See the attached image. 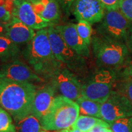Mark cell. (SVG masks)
<instances>
[{
    "mask_svg": "<svg viewBox=\"0 0 132 132\" xmlns=\"http://www.w3.org/2000/svg\"><path fill=\"white\" fill-rule=\"evenodd\" d=\"M12 16L17 18L21 22L34 30H40L53 24L38 15L28 0H23L21 2L14 3Z\"/></svg>",
    "mask_w": 132,
    "mask_h": 132,
    "instance_id": "12",
    "label": "cell"
},
{
    "mask_svg": "<svg viewBox=\"0 0 132 132\" xmlns=\"http://www.w3.org/2000/svg\"><path fill=\"white\" fill-rule=\"evenodd\" d=\"M125 44H126L129 52L132 53V25L129 32H128L126 40H125Z\"/></svg>",
    "mask_w": 132,
    "mask_h": 132,
    "instance_id": "30",
    "label": "cell"
},
{
    "mask_svg": "<svg viewBox=\"0 0 132 132\" xmlns=\"http://www.w3.org/2000/svg\"></svg>",
    "mask_w": 132,
    "mask_h": 132,
    "instance_id": "35",
    "label": "cell"
},
{
    "mask_svg": "<svg viewBox=\"0 0 132 132\" xmlns=\"http://www.w3.org/2000/svg\"><path fill=\"white\" fill-rule=\"evenodd\" d=\"M97 64L103 69L117 68L127 61L130 52L126 44L95 36L92 40Z\"/></svg>",
    "mask_w": 132,
    "mask_h": 132,
    "instance_id": "4",
    "label": "cell"
},
{
    "mask_svg": "<svg viewBox=\"0 0 132 132\" xmlns=\"http://www.w3.org/2000/svg\"><path fill=\"white\" fill-rule=\"evenodd\" d=\"M65 44L82 57L90 55L89 47L82 40L77 30L76 24L68 23L54 26Z\"/></svg>",
    "mask_w": 132,
    "mask_h": 132,
    "instance_id": "13",
    "label": "cell"
},
{
    "mask_svg": "<svg viewBox=\"0 0 132 132\" xmlns=\"http://www.w3.org/2000/svg\"><path fill=\"white\" fill-rule=\"evenodd\" d=\"M14 3L11 0H0V21L7 23L12 18Z\"/></svg>",
    "mask_w": 132,
    "mask_h": 132,
    "instance_id": "23",
    "label": "cell"
},
{
    "mask_svg": "<svg viewBox=\"0 0 132 132\" xmlns=\"http://www.w3.org/2000/svg\"><path fill=\"white\" fill-rule=\"evenodd\" d=\"M100 113L102 119L110 124L119 119L132 117V105L121 93L113 91L106 101L101 104Z\"/></svg>",
    "mask_w": 132,
    "mask_h": 132,
    "instance_id": "9",
    "label": "cell"
},
{
    "mask_svg": "<svg viewBox=\"0 0 132 132\" xmlns=\"http://www.w3.org/2000/svg\"><path fill=\"white\" fill-rule=\"evenodd\" d=\"M122 92H120L127 98L132 105V78L124 77L121 86Z\"/></svg>",
    "mask_w": 132,
    "mask_h": 132,
    "instance_id": "26",
    "label": "cell"
},
{
    "mask_svg": "<svg viewBox=\"0 0 132 132\" xmlns=\"http://www.w3.org/2000/svg\"><path fill=\"white\" fill-rule=\"evenodd\" d=\"M115 81L116 74L111 69H102L82 85L81 95L102 104L113 91Z\"/></svg>",
    "mask_w": 132,
    "mask_h": 132,
    "instance_id": "6",
    "label": "cell"
},
{
    "mask_svg": "<svg viewBox=\"0 0 132 132\" xmlns=\"http://www.w3.org/2000/svg\"><path fill=\"white\" fill-rule=\"evenodd\" d=\"M87 132H113V131L110 129V128H106V127H105L98 125V126L94 127V128H91V129L89 130Z\"/></svg>",
    "mask_w": 132,
    "mask_h": 132,
    "instance_id": "31",
    "label": "cell"
},
{
    "mask_svg": "<svg viewBox=\"0 0 132 132\" xmlns=\"http://www.w3.org/2000/svg\"><path fill=\"white\" fill-rule=\"evenodd\" d=\"M12 2H14V3H19L21 2V1H23V0H11Z\"/></svg>",
    "mask_w": 132,
    "mask_h": 132,
    "instance_id": "34",
    "label": "cell"
},
{
    "mask_svg": "<svg viewBox=\"0 0 132 132\" xmlns=\"http://www.w3.org/2000/svg\"><path fill=\"white\" fill-rule=\"evenodd\" d=\"M6 23L0 21V36L6 35Z\"/></svg>",
    "mask_w": 132,
    "mask_h": 132,
    "instance_id": "32",
    "label": "cell"
},
{
    "mask_svg": "<svg viewBox=\"0 0 132 132\" xmlns=\"http://www.w3.org/2000/svg\"><path fill=\"white\" fill-rule=\"evenodd\" d=\"M132 23L118 9L105 11L103 19L97 27L99 36L118 42H125Z\"/></svg>",
    "mask_w": 132,
    "mask_h": 132,
    "instance_id": "7",
    "label": "cell"
},
{
    "mask_svg": "<svg viewBox=\"0 0 132 132\" xmlns=\"http://www.w3.org/2000/svg\"><path fill=\"white\" fill-rule=\"evenodd\" d=\"M123 77L132 78V58L130 59L128 63L127 64L126 67L123 72Z\"/></svg>",
    "mask_w": 132,
    "mask_h": 132,
    "instance_id": "29",
    "label": "cell"
},
{
    "mask_svg": "<svg viewBox=\"0 0 132 132\" xmlns=\"http://www.w3.org/2000/svg\"><path fill=\"white\" fill-rule=\"evenodd\" d=\"M98 125L110 128V124L102 119L84 115L79 116L75 122L72 125V127L80 130L82 132H87L91 128Z\"/></svg>",
    "mask_w": 132,
    "mask_h": 132,
    "instance_id": "18",
    "label": "cell"
},
{
    "mask_svg": "<svg viewBox=\"0 0 132 132\" xmlns=\"http://www.w3.org/2000/svg\"><path fill=\"white\" fill-rule=\"evenodd\" d=\"M61 10L65 15H69L71 10V7L76 0H56Z\"/></svg>",
    "mask_w": 132,
    "mask_h": 132,
    "instance_id": "27",
    "label": "cell"
},
{
    "mask_svg": "<svg viewBox=\"0 0 132 132\" xmlns=\"http://www.w3.org/2000/svg\"><path fill=\"white\" fill-rule=\"evenodd\" d=\"M46 80L54 87L58 95L75 102L81 96L82 85L77 75L64 65L54 71Z\"/></svg>",
    "mask_w": 132,
    "mask_h": 132,
    "instance_id": "8",
    "label": "cell"
},
{
    "mask_svg": "<svg viewBox=\"0 0 132 132\" xmlns=\"http://www.w3.org/2000/svg\"><path fill=\"white\" fill-rule=\"evenodd\" d=\"M119 10L128 21L132 23V0H120Z\"/></svg>",
    "mask_w": 132,
    "mask_h": 132,
    "instance_id": "25",
    "label": "cell"
},
{
    "mask_svg": "<svg viewBox=\"0 0 132 132\" xmlns=\"http://www.w3.org/2000/svg\"><path fill=\"white\" fill-rule=\"evenodd\" d=\"M21 54L19 45L6 35L0 36V62L3 64L19 59Z\"/></svg>",
    "mask_w": 132,
    "mask_h": 132,
    "instance_id": "17",
    "label": "cell"
},
{
    "mask_svg": "<svg viewBox=\"0 0 132 132\" xmlns=\"http://www.w3.org/2000/svg\"><path fill=\"white\" fill-rule=\"evenodd\" d=\"M0 132H16L12 116L0 106Z\"/></svg>",
    "mask_w": 132,
    "mask_h": 132,
    "instance_id": "22",
    "label": "cell"
},
{
    "mask_svg": "<svg viewBox=\"0 0 132 132\" xmlns=\"http://www.w3.org/2000/svg\"><path fill=\"white\" fill-rule=\"evenodd\" d=\"M76 102L80 108V113L81 115L102 119L100 113V103L90 100L82 95L77 99Z\"/></svg>",
    "mask_w": 132,
    "mask_h": 132,
    "instance_id": "19",
    "label": "cell"
},
{
    "mask_svg": "<svg viewBox=\"0 0 132 132\" xmlns=\"http://www.w3.org/2000/svg\"><path fill=\"white\" fill-rule=\"evenodd\" d=\"M48 34L54 56L74 73H81L86 67L84 57L69 47L53 26L48 28Z\"/></svg>",
    "mask_w": 132,
    "mask_h": 132,
    "instance_id": "5",
    "label": "cell"
},
{
    "mask_svg": "<svg viewBox=\"0 0 132 132\" xmlns=\"http://www.w3.org/2000/svg\"><path fill=\"white\" fill-rule=\"evenodd\" d=\"M22 54L34 72L44 80L63 65L53 53L47 28L36 32L34 37L22 51Z\"/></svg>",
    "mask_w": 132,
    "mask_h": 132,
    "instance_id": "2",
    "label": "cell"
},
{
    "mask_svg": "<svg viewBox=\"0 0 132 132\" xmlns=\"http://www.w3.org/2000/svg\"><path fill=\"white\" fill-rule=\"evenodd\" d=\"M79 116L80 108L77 102L62 95H57L40 122L44 130L57 131L72 127Z\"/></svg>",
    "mask_w": 132,
    "mask_h": 132,
    "instance_id": "3",
    "label": "cell"
},
{
    "mask_svg": "<svg viewBox=\"0 0 132 132\" xmlns=\"http://www.w3.org/2000/svg\"><path fill=\"white\" fill-rule=\"evenodd\" d=\"M77 30L82 40L89 47L92 42V28L91 24L85 20H79L76 24Z\"/></svg>",
    "mask_w": 132,
    "mask_h": 132,
    "instance_id": "21",
    "label": "cell"
},
{
    "mask_svg": "<svg viewBox=\"0 0 132 132\" xmlns=\"http://www.w3.org/2000/svg\"><path fill=\"white\" fill-rule=\"evenodd\" d=\"M70 11L78 21L85 20L92 24L102 20L106 9L100 0H76Z\"/></svg>",
    "mask_w": 132,
    "mask_h": 132,
    "instance_id": "11",
    "label": "cell"
},
{
    "mask_svg": "<svg viewBox=\"0 0 132 132\" xmlns=\"http://www.w3.org/2000/svg\"><path fill=\"white\" fill-rule=\"evenodd\" d=\"M56 132H82L81 130L78 129H76V128H73L72 127H71L70 128H66V129H64L60 131H57Z\"/></svg>",
    "mask_w": 132,
    "mask_h": 132,
    "instance_id": "33",
    "label": "cell"
},
{
    "mask_svg": "<svg viewBox=\"0 0 132 132\" xmlns=\"http://www.w3.org/2000/svg\"><path fill=\"white\" fill-rule=\"evenodd\" d=\"M113 132H132V117L123 118L110 124Z\"/></svg>",
    "mask_w": 132,
    "mask_h": 132,
    "instance_id": "24",
    "label": "cell"
},
{
    "mask_svg": "<svg viewBox=\"0 0 132 132\" xmlns=\"http://www.w3.org/2000/svg\"><path fill=\"white\" fill-rule=\"evenodd\" d=\"M0 77L19 82L33 83L44 80L27 64L16 59L0 65Z\"/></svg>",
    "mask_w": 132,
    "mask_h": 132,
    "instance_id": "10",
    "label": "cell"
},
{
    "mask_svg": "<svg viewBox=\"0 0 132 132\" xmlns=\"http://www.w3.org/2000/svg\"><path fill=\"white\" fill-rule=\"evenodd\" d=\"M6 36L18 45L27 44L36 35L34 29L15 16H12L11 20L6 24Z\"/></svg>",
    "mask_w": 132,
    "mask_h": 132,
    "instance_id": "15",
    "label": "cell"
},
{
    "mask_svg": "<svg viewBox=\"0 0 132 132\" xmlns=\"http://www.w3.org/2000/svg\"><path fill=\"white\" fill-rule=\"evenodd\" d=\"M36 90L33 83L0 77V106L19 121L31 114Z\"/></svg>",
    "mask_w": 132,
    "mask_h": 132,
    "instance_id": "1",
    "label": "cell"
},
{
    "mask_svg": "<svg viewBox=\"0 0 132 132\" xmlns=\"http://www.w3.org/2000/svg\"><path fill=\"white\" fill-rule=\"evenodd\" d=\"M55 89L48 83L36 90L31 114L40 119L47 113L56 97Z\"/></svg>",
    "mask_w": 132,
    "mask_h": 132,
    "instance_id": "14",
    "label": "cell"
},
{
    "mask_svg": "<svg viewBox=\"0 0 132 132\" xmlns=\"http://www.w3.org/2000/svg\"><path fill=\"white\" fill-rule=\"evenodd\" d=\"M38 15L49 22L59 20L62 13L56 0H28Z\"/></svg>",
    "mask_w": 132,
    "mask_h": 132,
    "instance_id": "16",
    "label": "cell"
},
{
    "mask_svg": "<svg viewBox=\"0 0 132 132\" xmlns=\"http://www.w3.org/2000/svg\"><path fill=\"white\" fill-rule=\"evenodd\" d=\"M106 11L119 9L120 0H100Z\"/></svg>",
    "mask_w": 132,
    "mask_h": 132,
    "instance_id": "28",
    "label": "cell"
},
{
    "mask_svg": "<svg viewBox=\"0 0 132 132\" xmlns=\"http://www.w3.org/2000/svg\"><path fill=\"white\" fill-rule=\"evenodd\" d=\"M16 132H42L39 119L32 114H29L19 121L15 122Z\"/></svg>",
    "mask_w": 132,
    "mask_h": 132,
    "instance_id": "20",
    "label": "cell"
}]
</instances>
